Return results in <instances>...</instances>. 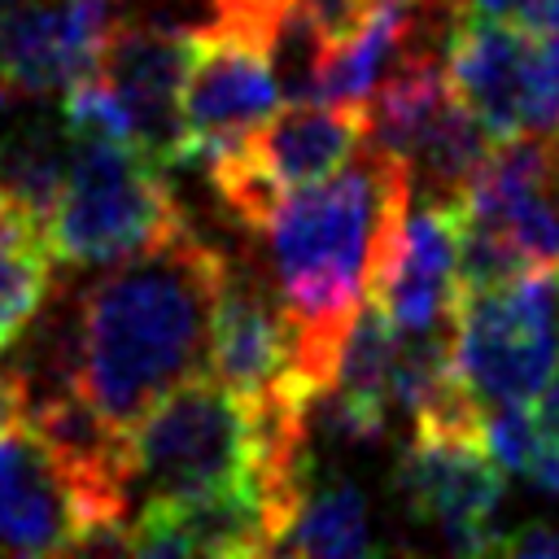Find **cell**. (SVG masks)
<instances>
[{"label": "cell", "instance_id": "e0dca14e", "mask_svg": "<svg viewBox=\"0 0 559 559\" xmlns=\"http://www.w3.org/2000/svg\"><path fill=\"white\" fill-rule=\"evenodd\" d=\"M61 122L70 135H92V140H118V144H135V122L127 114V105L118 100V92L92 70L83 79H74L61 92Z\"/></svg>", "mask_w": 559, "mask_h": 559}, {"label": "cell", "instance_id": "cb8c5ba5", "mask_svg": "<svg viewBox=\"0 0 559 559\" xmlns=\"http://www.w3.org/2000/svg\"><path fill=\"white\" fill-rule=\"evenodd\" d=\"M376 4H389V9H402V13H437V17H459V13H454V0H376Z\"/></svg>", "mask_w": 559, "mask_h": 559}, {"label": "cell", "instance_id": "603a6c76", "mask_svg": "<svg viewBox=\"0 0 559 559\" xmlns=\"http://www.w3.org/2000/svg\"><path fill=\"white\" fill-rule=\"evenodd\" d=\"M520 22L533 26L537 35H546V39L559 44V0H528V9H524Z\"/></svg>", "mask_w": 559, "mask_h": 559}, {"label": "cell", "instance_id": "9c48e42d", "mask_svg": "<svg viewBox=\"0 0 559 559\" xmlns=\"http://www.w3.org/2000/svg\"><path fill=\"white\" fill-rule=\"evenodd\" d=\"M275 39L245 22L201 26L179 87V166L214 162L280 109Z\"/></svg>", "mask_w": 559, "mask_h": 559}, {"label": "cell", "instance_id": "5bb4252c", "mask_svg": "<svg viewBox=\"0 0 559 559\" xmlns=\"http://www.w3.org/2000/svg\"><path fill=\"white\" fill-rule=\"evenodd\" d=\"M205 354H210V376L245 406H262L284 389H301L293 380V349L275 293L253 271H236L231 262L214 293Z\"/></svg>", "mask_w": 559, "mask_h": 559}, {"label": "cell", "instance_id": "7a4b0ae2", "mask_svg": "<svg viewBox=\"0 0 559 559\" xmlns=\"http://www.w3.org/2000/svg\"><path fill=\"white\" fill-rule=\"evenodd\" d=\"M411 192V170L362 140L341 170L284 192L253 227L271 253V293L288 328L293 380L310 397L336 371L345 332L371 297Z\"/></svg>", "mask_w": 559, "mask_h": 559}, {"label": "cell", "instance_id": "4fadbf2b", "mask_svg": "<svg viewBox=\"0 0 559 559\" xmlns=\"http://www.w3.org/2000/svg\"><path fill=\"white\" fill-rule=\"evenodd\" d=\"M201 26L114 22L96 74L118 92L135 122V144L166 170L179 166V87Z\"/></svg>", "mask_w": 559, "mask_h": 559}, {"label": "cell", "instance_id": "6da1fadb", "mask_svg": "<svg viewBox=\"0 0 559 559\" xmlns=\"http://www.w3.org/2000/svg\"><path fill=\"white\" fill-rule=\"evenodd\" d=\"M227 258L188 223L162 245L105 266L66 314V336L9 367L22 411L52 393H79L114 432L183 376L210 341V310Z\"/></svg>", "mask_w": 559, "mask_h": 559}, {"label": "cell", "instance_id": "d6986e66", "mask_svg": "<svg viewBox=\"0 0 559 559\" xmlns=\"http://www.w3.org/2000/svg\"><path fill=\"white\" fill-rule=\"evenodd\" d=\"M284 9L314 35V44H332L371 13V0H284Z\"/></svg>", "mask_w": 559, "mask_h": 559}, {"label": "cell", "instance_id": "44dd1931", "mask_svg": "<svg viewBox=\"0 0 559 559\" xmlns=\"http://www.w3.org/2000/svg\"><path fill=\"white\" fill-rule=\"evenodd\" d=\"M520 476H528V485L537 493L559 498V445H550L546 437H537V445H533V454H528V463H524Z\"/></svg>", "mask_w": 559, "mask_h": 559}, {"label": "cell", "instance_id": "8992f818", "mask_svg": "<svg viewBox=\"0 0 559 559\" xmlns=\"http://www.w3.org/2000/svg\"><path fill=\"white\" fill-rule=\"evenodd\" d=\"M450 362L480 411L493 402H533L559 362L555 271L463 288L450 328Z\"/></svg>", "mask_w": 559, "mask_h": 559}, {"label": "cell", "instance_id": "ac0fdd59", "mask_svg": "<svg viewBox=\"0 0 559 559\" xmlns=\"http://www.w3.org/2000/svg\"><path fill=\"white\" fill-rule=\"evenodd\" d=\"M480 437L502 472H524L542 432L528 415V402H493L480 411Z\"/></svg>", "mask_w": 559, "mask_h": 559}, {"label": "cell", "instance_id": "52a82bcc", "mask_svg": "<svg viewBox=\"0 0 559 559\" xmlns=\"http://www.w3.org/2000/svg\"><path fill=\"white\" fill-rule=\"evenodd\" d=\"M445 74L493 140L559 131V44L520 17H454Z\"/></svg>", "mask_w": 559, "mask_h": 559}, {"label": "cell", "instance_id": "3957f363", "mask_svg": "<svg viewBox=\"0 0 559 559\" xmlns=\"http://www.w3.org/2000/svg\"><path fill=\"white\" fill-rule=\"evenodd\" d=\"M127 493L144 502H179L210 493H253L258 419L214 376H183L122 437ZM271 537V533H266Z\"/></svg>", "mask_w": 559, "mask_h": 559}, {"label": "cell", "instance_id": "9a60e30c", "mask_svg": "<svg viewBox=\"0 0 559 559\" xmlns=\"http://www.w3.org/2000/svg\"><path fill=\"white\" fill-rule=\"evenodd\" d=\"M367 498L349 476L306 480L271 555H371Z\"/></svg>", "mask_w": 559, "mask_h": 559}, {"label": "cell", "instance_id": "ba28073f", "mask_svg": "<svg viewBox=\"0 0 559 559\" xmlns=\"http://www.w3.org/2000/svg\"><path fill=\"white\" fill-rule=\"evenodd\" d=\"M367 140V105H328V100H297L280 105L258 131H249L236 148L205 162L210 183L227 201V210L258 227L266 210L332 170H341Z\"/></svg>", "mask_w": 559, "mask_h": 559}, {"label": "cell", "instance_id": "5b68a950", "mask_svg": "<svg viewBox=\"0 0 559 559\" xmlns=\"http://www.w3.org/2000/svg\"><path fill=\"white\" fill-rule=\"evenodd\" d=\"M127 489L66 459L31 419L0 424V550H127Z\"/></svg>", "mask_w": 559, "mask_h": 559}, {"label": "cell", "instance_id": "8fae6325", "mask_svg": "<svg viewBox=\"0 0 559 559\" xmlns=\"http://www.w3.org/2000/svg\"><path fill=\"white\" fill-rule=\"evenodd\" d=\"M459 249L463 197L415 188L371 284V301L389 314L397 336H450L463 293Z\"/></svg>", "mask_w": 559, "mask_h": 559}, {"label": "cell", "instance_id": "277c9868", "mask_svg": "<svg viewBox=\"0 0 559 559\" xmlns=\"http://www.w3.org/2000/svg\"><path fill=\"white\" fill-rule=\"evenodd\" d=\"M166 166L140 144L70 135L57 205L44 223L48 249L66 266H114L183 227Z\"/></svg>", "mask_w": 559, "mask_h": 559}, {"label": "cell", "instance_id": "7402d4cb", "mask_svg": "<svg viewBox=\"0 0 559 559\" xmlns=\"http://www.w3.org/2000/svg\"><path fill=\"white\" fill-rule=\"evenodd\" d=\"M533 424H537V432H542L550 445H559V362H555L550 380L537 389V411H533Z\"/></svg>", "mask_w": 559, "mask_h": 559}, {"label": "cell", "instance_id": "7c38bea8", "mask_svg": "<svg viewBox=\"0 0 559 559\" xmlns=\"http://www.w3.org/2000/svg\"><path fill=\"white\" fill-rule=\"evenodd\" d=\"M109 0H0V87L13 100H44L100 66Z\"/></svg>", "mask_w": 559, "mask_h": 559}, {"label": "cell", "instance_id": "2e32d148", "mask_svg": "<svg viewBox=\"0 0 559 559\" xmlns=\"http://www.w3.org/2000/svg\"><path fill=\"white\" fill-rule=\"evenodd\" d=\"M70 162V131L66 122L52 127L44 118L9 122L0 131V188L39 223H48L61 179Z\"/></svg>", "mask_w": 559, "mask_h": 559}, {"label": "cell", "instance_id": "ffe728a7", "mask_svg": "<svg viewBox=\"0 0 559 559\" xmlns=\"http://www.w3.org/2000/svg\"><path fill=\"white\" fill-rule=\"evenodd\" d=\"M493 555H537V559H550L559 555V524H524L515 533H502L498 537V550Z\"/></svg>", "mask_w": 559, "mask_h": 559}, {"label": "cell", "instance_id": "30bf717a", "mask_svg": "<svg viewBox=\"0 0 559 559\" xmlns=\"http://www.w3.org/2000/svg\"><path fill=\"white\" fill-rule=\"evenodd\" d=\"M393 489L411 507L415 520L445 533V542L463 555L498 550V507L507 489V472L485 450L480 424L450 428H411V441L397 454Z\"/></svg>", "mask_w": 559, "mask_h": 559}]
</instances>
